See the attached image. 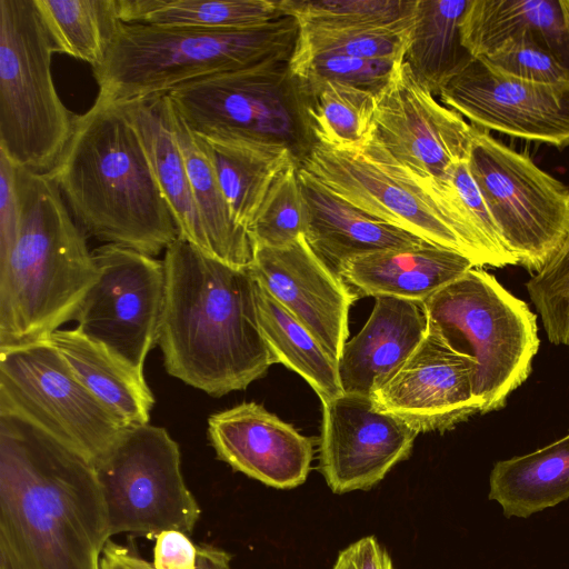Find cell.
<instances>
[{"label": "cell", "instance_id": "cell-1", "mask_svg": "<svg viewBox=\"0 0 569 569\" xmlns=\"http://www.w3.org/2000/svg\"><path fill=\"white\" fill-rule=\"evenodd\" d=\"M109 540L93 463L0 413V548L21 569H101Z\"/></svg>", "mask_w": 569, "mask_h": 569}, {"label": "cell", "instance_id": "cell-2", "mask_svg": "<svg viewBox=\"0 0 569 569\" xmlns=\"http://www.w3.org/2000/svg\"><path fill=\"white\" fill-rule=\"evenodd\" d=\"M158 345L167 372L210 396L247 388L274 358L261 333L256 280L177 238L164 251Z\"/></svg>", "mask_w": 569, "mask_h": 569}, {"label": "cell", "instance_id": "cell-3", "mask_svg": "<svg viewBox=\"0 0 569 569\" xmlns=\"http://www.w3.org/2000/svg\"><path fill=\"white\" fill-rule=\"evenodd\" d=\"M47 176L80 229L106 244L157 256L179 237L138 130L121 103L78 116Z\"/></svg>", "mask_w": 569, "mask_h": 569}, {"label": "cell", "instance_id": "cell-4", "mask_svg": "<svg viewBox=\"0 0 569 569\" xmlns=\"http://www.w3.org/2000/svg\"><path fill=\"white\" fill-rule=\"evenodd\" d=\"M20 226L0 260V349L47 341L98 279L86 234L53 181L17 167Z\"/></svg>", "mask_w": 569, "mask_h": 569}, {"label": "cell", "instance_id": "cell-5", "mask_svg": "<svg viewBox=\"0 0 569 569\" xmlns=\"http://www.w3.org/2000/svg\"><path fill=\"white\" fill-rule=\"evenodd\" d=\"M299 33L290 14L238 29L121 22L102 64L92 70L96 100L126 102L221 72L291 61Z\"/></svg>", "mask_w": 569, "mask_h": 569}, {"label": "cell", "instance_id": "cell-6", "mask_svg": "<svg viewBox=\"0 0 569 569\" xmlns=\"http://www.w3.org/2000/svg\"><path fill=\"white\" fill-rule=\"evenodd\" d=\"M428 323L477 362L481 415L502 409L530 376L539 349L537 316L497 278L473 267L423 302Z\"/></svg>", "mask_w": 569, "mask_h": 569}, {"label": "cell", "instance_id": "cell-7", "mask_svg": "<svg viewBox=\"0 0 569 569\" xmlns=\"http://www.w3.org/2000/svg\"><path fill=\"white\" fill-rule=\"evenodd\" d=\"M168 96L188 128L207 139L283 146L299 167L318 143L305 82L290 61L208 76Z\"/></svg>", "mask_w": 569, "mask_h": 569}, {"label": "cell", "instance_id": "cell-8", "mask_svg": "<svg viewBox=\"0 0 569 569\" xmlns=\"http://www.w3.org/2000/svg\"><path fill=\"white\" fill-rule=\"evenodd\" d=\"M54 52L34 0H0V151L42 174L58 162L78 118L56 90Z\"/></svg>", "mask_w": 569, "mask_h": 569}, {"label": "cell", "instance_id": "cell-9", "mask_svg": "<svg viewBox=\"0 0 569 569\" xmlns=\"http://www.w3.org/2000/svg\"><path fill=\"white\" fill-rule=\"evenodd\" d=\"M299 168L379 220L458 251L477 267H506L463 209L415 184L372 140L355 153L317 143Z\"/></svg>", "mask_w": 569, "mask_h": 569}, {"label": "cell", "instance_id": "cell-10", "mask_svg": "<svg viewBox=\"0 0 569 569\" xmlns=\"http://www.w3.org/2000/svg\"><path fill=\"white\" fill-rule=\"evenodd\" d=\"M468 167L507 250L543 270L569 241V186L476 127Z\"/></svg>", "mask_w": 569, "mask_h": 569}, {"label": "cell", "instance_id": "cell-11", "mask_svg": "<svg viewBox=\"0 0 569 569\" xmlns=\"http://www.w3.org/2000/svg\"><path fill=\"white\" fill-rule=\"evenodd\" d=\"M93 466L110 538L192 532L200 508L182 477L179 446L164 428L128 427Z\"/></svg>", "mask_w": 569, "mask_h": 569}, {"label": "cell", "instance_id": "cell-12", "mask_svg": "<svg viewBox=\"0 0 569 569\" xmlns=\"http://www.w3.org/2000/svg\"><path fill=\"white\" fill-rule=\"evenodd\" d=\"M0 413L22 418L92 463L130 427L48 341L0 349Z\"/></svg>", "mask_w": 569, "mask_h": 569}, {"label": "cell", "instance_id": "cell-13", "mask_svg": "<svg viewBox=\"0 0 569 569\" xmlns=\"http://www.w3.org/2000/svg\"><path fill=\"white\" fill-rule=\"evenodd\" d=\"M473 132L461 114L436 100L406 60L376 97L371 140L415 184L460 209L450 172L468 160Z\"/></svg>", "mask_w": 569, "mask_h": 569}, {"label": "cell", "instance_id": "cell-14", "mask_svg": "<svg viewBox=\"0 0 569 569\" xmlns=\"http://www.w3.org/2000/svg\"><path fill=\"white\" fill-rule=\"evenodd\" d=\"M92 256L99 274L78 308L76 329L143 372L146 357L158 343L163 261L110 243Z\"/></svg>", "mask_w": 569, "mask_h": 569}, {"label": "cell", "instance_id": "cell-15", "mask_svg": "<svg viewBox=\"0 0 569 569\" xmlns=\"http://www.w3.org/2000/svg\"><path fill=\"white\" fill-rule=\"evenodd\" d=\"M439 97L478 129L560 150L569 147V80L525 81L473 58Z\"/></svg>", "mask_w": 569, "mask_h": 569}, {"label": "cell", "instance_id": "cell-16", "mask_svg": "<svg viewBox=\"0 0 569 569\" xmlns=\"http://www.w3.org/2000/svg\"><path fill=\"white\" fill-rule=\"evenodd\" d=\"M476 371L475 358L428 323L416 350L371 398L418 433L443 432L481 412Z\"/></svg>", "mask_w": 569, "mask_h": 569}, {"label": "cell", "instance_id": "cell-17", "mask_svg": "<svg viewBox=\"0 0 569 569\" xmlns=\"http://www.w3.org/2000/svg\"><path fill=\"white\" fill-rule=\"evenodd\" d=\"M321 403L319 468L332 492L370 489L410 456L418 432L371 397L342 393Z\"/></svg>", "mask_w": 569, "mask_h": 569}, {"label": "cell", "instance_id": "cell-18", "mask_svg": "<svg viewBox=\"0 0 569 569\" xmlns=\"http://www.w3.org/2000/svg\"><path fill=\"white\" fill-rule=\"evenodd\" d=\"M248 269L338 366L349 333V309L357 297L316 257L303 234L286 247H254Z\"/></svg>", "mask_w": 569, "mask_h": 569}, {"label": "cell", "instance_id": "cell-19", "mask_svg": "<svg viewBox=\"0 0 569 569\" xmlns=\"http://www.w3.org/2000/svg\"><path fill=\"white\" fill-rule=\"evenodd\" d=\"M208 435L220 460L267 486L291 489L310 471L312 439L256 402L211 415Z\"/></svg>", "mask_w": 569, "mask_h": 569}, {"label": "cell", "instance_id": "cell-20", "mask_svg": "<svg viewBox=\"0 0 569 569\" xmlns=\"http://www.w3.org/2000/svg\"><path fill=\"white\" fill-rule=\"evenodd\" d=\"M298 179L305 211L303 238L316 257L339 278L353 258L430 243L366 213L302 168Z\"/></svg>", "mask_w": 569, "mask_h": 569}, {"label": "cell", "instance_id": "cell-21", "mask_svg": "<svg viewBox=\"0 0 569 569\" xmlns=\"http://www.w3.org/2000/svg\"><path fill=\"white\" fill-rule=\"evenodd\" d=\"M427 327L423 302L376 297L367 322L342 348L338 373L343 393L371 397L416 350Z\"/></svg>", "mask_w": 569, "mask_h": 569}, {"label": "cell", "instance_id": "cell-22", "mask_svg": "<svg viewBox=\"0 0 569 569\" xmlns=\"http://www.w3.org/2000/svg\"><path fill=\"white\" fill-rule=\"evenodd\" d=\"M473 267L477 264L458 251L425 243L353 258L340 279L357 299L387 296L425 302Z\"/></svg>", "mask_w": 569, "mask_h": 569}, {"label": "cell", "instance_id": "cell-23", "mask_svg": "<svg viewBox=\"0 0 569 569\" xmlns=\"http://www.w3.org/2000/svg\"><path fill=\"white\" fill-rule=\"evenodd\" d=\"M510 39L548 51L569 71V0H470L461 41L475 59Z\"/></svg>", "mask_w": 569, "mask_h": 569}, {"label": "cell", "instance_id": "cell-24", "mask_svg": "<svg viewBox=\"0 0 569 569\" xmlns=\"http://www.w3.org/2000/svg\"><path fill=\"white\" fill-rule=\"evenodd\" d=\"M139 132L179 238L208 253L188 170L174 133L168 93L119 102Z\"/></svg>", "mask_w": 569, "mask_h": 569}, {"label": "cell", "instance_id": "cell-25", "mask_svg": "<svg viewBox=\"0 0 569 569\" xmlns=\"http://www.w3.org/2000/svg\"><path fill=\"white\" fill-rule=\"evenodd\" d=\"M47 341L87 389L128 426L149 423L154 398L143 372L76 328L58 329Z\"/></svg>", "mask_w": 569, "mask_h": 569}, {"label": "cell", "instance_id": "cell-26", "mask_svg": "<svg viewBox=\"0 0 569 569\" xmlns=\"http://www.w3.org/2000/svg\"><path fill=\"white\" fill-rule=\"evenodd\" d=\"M490 500L507 518H528L569 498V433L532 452L495 463Z\"/></svg>", "mask_w": 569, "mask_h": 569}, {"label": "cell", "instance_id": "cell-27", "mask_svg": "<svg viewBox=\"0 0 569 569\" xmlns=\"http://www.w3.org/2000/svg\"><path fill=\"white\" fill-rule=\"evenodd\" d=\"M193 136L214 171L234 219L247 230L276 178L291 166L299 167L283 146Z\"/></svg>", "mask_w": 569, "mask_h": 569}, {"label": "cell", "instance_id": "cell-28", "mask_svg": "<svg viewBox=\"0 0 569 569\" xmlns=\"http://www.w3.org/2000/svg\"><path fill=\"white\" fill-rule=\"evenodd\" d=\"M470 0H417L405 60L435 96L473 59L461 41Z\"/></svg>", "mask_w": 569, "mask_h": 569}, {"label": "cell", "instance_id": "cell-29", "mask_svg": "<svg viewBox=\"0 0 569 569\" xmlns=\"http://www.w3.org/2000/svg\"><path fill=\"white\" fill-rule=\"evenodd\" d=\"M171 118L204 232L207 254L234 268H249L253 244L248 230L234 219L209 160L172 104Z\"/></svg>", "mask_w": 569, "mask_h": 569}, {"label": "cell", "instance_id": "cell-30", "mask_svg": "<svg viewBox=\"0 0 569 569\" xmlns=\"http://www.w3.org/2000/svg\"><path fill=\"white\" fill-rule=\"evenodd\" d=\"M261 333L274 358L301 376L321 399L343 393L337 363L310 331L256 281Z\"/></svg>", "mask_w": 569, "mask_h": 569}, {"label": "cell", "instance_id": "cell-31", "mask_svg": "<svg viewBox=\"0 0 569 569\" xmlns=\"http://www.w3.org/2000/svg\"><path fill=\"white\" fill-rule=\"evenodd\" d=\"M123 23L238 29L273 21L284 13L278 0H118Z\"/></svg>", "mask_w": 569, "mask_h": 569}, {"label": "cell", "instance_id": "cell-32", "mask_svg": "<svg viewBox=\"0 0 569 569\" xmlns=\"http://www.w3.org/2000/svg\"><path fill=\"white\" fill-rule=\"evenodd\" d=\"M56 52L102 64L121 23L118 0H34Z\"/></svg>", "mask_w": 569, "mask_h": 569}, {"label": "cell", "instance_id": "cell-33", "mask_svg": "<svg viewBox=\"0 0 569 569\" xmlns=\"http://www.w3.org/2000/svg\"><path fill=\"white\" fill-rule=\"evenodd\" d=\"M302 81L317 142L337 151L362 150L372 138L377 96L335 81Z\"/></svg>", "mask_w": 569, "mask_h": 569}, {"label": "cell", "instance_id": "cell-34", "mask_svg": "<svg viewBox=\"0 0 569 569\" xmlns=\"http://www.w3.org/2000/svg\"><path fill=\"white\" fill-rule=\"evenodd\" d=\"M298 21L300 33L291 61L330 53L402 60L411 31Z\"/></svg>", "mask_w": 569, "mask_h": 569}, {"label": "cell", "instance_id": "cell-35", "mask_svg": "<svg viewBox=\"0 0 569 569\" xmlns=\"http://www.w3.org/2000/svg\"><path fill=\"white\" fill-rule=\"evenodd\" d=\"M298 20L410 31L417 0H278Z\"/></svg>", "mask_w": 569, "mask_h": 569}, {"label": "cell", "instance_id": "cell-36", "mask_svg": "<svg viewBox=\"0 0 569 569\" xmlns=\"http://www.w3.org/2000/svg\"><path fill=\"white\" fill-rule=\"evenodd\" d=\"M298 166L283 170L267 192L248 233L254 247L281 248L303 234L305 211Z\"/></svg>", "mask_w": 569, "mask_h": 569}, {"label": "cell", "instance_id": "cell-37", "mask_svg": "<svg viewBox=\"0 0 569 569\" xmlns=\"http://www.w3.org/2000/svg\"><path fill=\"white\" fill-rule=\"evenodd\" d=\"M402 60L330 53L290 61V67L302 80L340 82L377 96L388 84L396 66Z\"/></svg>", "mask_w": 569, "mask_h": 569}, {"label": "cell", "instance_id": "cell-38", "mask_svg": "<svg viewBox=\"0 0 569 569\" xmlns=\"http://www.w3.org/2000/svg\"><path fill=\"white\" fill-rule=\"evenodd\" d=\"M547 333L553 345H569V241L559 254L526 283Z\"/></svg>", "mask_w": 569, "mask_h": 569}, {"label": "cell", "instance_id": "cell-39", "mask_svg": "<svg viewBox=\"0 0 569 569\" xmlns=\"http://www.w3.org/2000/svg\"><path fill=\"white\" fill-rule=\"evenodd\" d=\"M479 60L525 81L555 83L569 80V71L552 54L523 40H507Z\"/></svg>", "mask_w": 569, "mask_h": 569}, {"label": "cell", "instance_id": "cell-40", "mask_svg": "<svg viewBox=\"0 0 569 569\" xmlns=\"http://www.w3.org/2000/svg\"><path fill=\"white\" fill-rule=\"evenodd\" d=\"M450 181L473 224L491 249L507 266L518 264L516 258L505 247L486 201L473 180L468 160L456 163L450 172Z\"/></svg>", "mask_w": 569, "mask_h": 569}, {"label": "cell", "instance_id": "cell-41", "mask_svg": "<svg viewBox=\"0 0 569 569\" xmlns=\"http://www.w3.org/2000/svg\"><path fill=\"white\" fill-rule=\"evenodd\" d=\"M20 218L17 166L0 151V260L10 253L16 243Z\"/></svg>", "mask_w": 569, "mask_h": 569}, {"label": "cell", "instance_id": "cell-42", "mask_svg": "<svg viewBox=\"0 0 569 569\" xmlns=\"http://www.w3.org/2000/svg\"><path fill=\"white\" fill-rule=\"evenodd\" d=\"M152 565L154 569H198V546L182 531H163L156 538Z\"/></svg>", "mask_w": 569, "mask_h": 569}, {"label": "cell", "instance_id": "cell-43", "mask_svg": "<svg viewBox=\"0 0 569 569\" xmlns=\"http://www.w3.org/2000/svg\"><path fill=\"white\" fill-rule=\"evenodd\" d=\"M332 569H395L387 550L367 536L340 551Z\"/></svg>", "mask_w": 569, "mask_h": 569}, {"label": "cell", "instance_id": "cell-44", "mask_svg": "<svg viewBox=\"0 0 569 569\" xmlns=\"http://www.w3.org/2000/svg\"><path fill=\"white\" fill-rule=\"evenodd\" d=\"M102 555L121 569H154L152 562L142 558L136 550L111 540L106 545Z\"/></svg>", "mask_w": 569, "mask_h": 569}, {"label": "cell", "instance_id": "cell-45", "mask_svg": "<svg viewBox=\"0 0 569 569\" xmlns=\"http://www.w3.org/2000/svg\"><path fill=\"white\" fill-rule=\"evenodd\" d=\"M230 555L210 545L198 546V569H231Z\"/></svg>", "mask_w": 569, "mask_h": 569}, {"label": "cell", "instance_id": "cell-46", "mask_svg": "<svg viewBox=\"0 0 569 569\" xmlns=\"http://www.w3.org/2000/svg\"><path fill=\"white\" fill-rule=\"evenodd\" d=\"M0 569H21V567L7 550L0 548Z\"/></svg>", "mask_w": 569, "mask_h": 569}, {"label": "cell", "instance_id": "cell-47", "mask_svg": "<svg viewBox=\"0 0 569 569\" xmlns=\"http://www.w3.org/2000/svg\"><path fill=\"white\" fill-rule=\"evenodd\" d=\"M101 569H113L110 561L102 555L101 558Z\"/></svg>", "mask_w": 569, "mask_h": 569}, {"label": "cell", "instance_id": "cell-48", "mask_svg": "<svg viewBox=\"0 0 569 569\" xmlns=\"http://www.w3.org/2000/svg\"><path fill=\"white\" fill-rule=\"evenodd\" d=\"M107 559H108V558H107ZM108 560H109V559H108ZM109 561H110V560H109ZM110 563H111V566H112V568H113V569H121V568H119V567L114 566L111 561H110Z\"/></svg>", "mask_w": 569, "mask_h": 569}, {"label": "cell", "instance_id": "cell-49", "mask_svg": "<svg viewBox=\"0 0 569 569\" xmlns=\"http://www.w3.org/2000/svg\"><path fill=\"white\" fill-rule=\"evenodd\" d=\"M568 348H569V345H568Z\"/></svg>", "mask_w": 569, "mask_h": 569}, {"label": "cell", "instance_id": "cell-50", "mask_svg": "<svg viewBox=\"0 0 569 569\" xmlns=\"http://www.w3.org/2000/svg\"><path fill=\"white\" fill-rule=\"evenodd\" d=\"M569 433V432H568Z\"/></svg>", "mask_w": 569, "mask_h": 569}, {"label": "cell", "instance_id": "cell-51", "mask_svg": "<svg viewBox=\"0 0 569 569\" xmlns=\"http://www.w3.org/2000/svg\"><path fill=\"white\" fill-rule=\"evenodd\" d=\"M568 347V346H567Z\"/></svg>", "mask_w": 569, "mask_h": 569}]
</instances>
